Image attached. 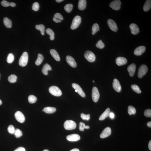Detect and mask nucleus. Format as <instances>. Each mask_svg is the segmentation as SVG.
I'll return each instance as SVG.
<instances>
[{"mask_svg":"<svg viewBox=\"0 0 151 151\" xmlns=\"http://www.w3.org/2000/svg\"><path fill=\"white\" fill-rule=\"evenodd\" d=\"M43 151H49L48 150H47V149H45V150H44Z\"/></svg>","mask_w":151,"mask_h":151,"instance_id":"nucleus-56","label":"nucleus"},{"mask_svg":"<svg viewBox=\"0 0 151 151\" xmlns=\"http://www.w3.org/2000/svg\"><path fill=\"white\" fill-rule=\"evenodd\" d=\"M121 1L119 0H116L112 1L110 4V7L116 11L120 10L121 7Z\"/></svg>","mask_w":151,"mask_h":151,"instance_id":"nucleus-8","label":"nucleus"},{"mask_svg":"<svg viewBox=\"0 0 151 151\" xmlns=\"http://www.w3.org/2000/svg\"><path fill=\"white\" fill-rule=\"evenodd\" d=\"M110 112V108H107L105 112L100 117L99 120L101 121L105 119L107 117L109 116Z\"/></svg>","mask_w":151,"mask_h":151,"instance_id":"nucleus-21","label":"nucleus"},{"mask_svg":"<svg viewBox=\"0 0 151 151\" xmlns=\"http://www.w3.org/2000/svg\"><path fill=\"white\" fill-rule=\"evenodd\" d=\"M63 0H56V1L58 3H60L62 2V1H63Z\"/></svg>","mask_w":151,"mask_h":151,"instance_id":"nucleus-53","label":"nucleus"},{"mask_svg":"<svg viewBox=\"0 0 151 151\" xmlns=\"http://www.w3.org/2000/svg\"><path fill=\"white\" fill-rule=\"evenodd\" d=\"M108 24L109 27L113 31L116 32L118 30V28L116 23L113 20L109 19L108 20Z\"/></svg>","mask_w":151,"mask_h":151,"instance_id":"nucleus-10","label":"nucleus"},{"mask_svg":"<svg viewBox=\"0 0 151 151\" xmlns=\"http://www.w3.org/2000/svg\"><path fill=\"white\" fill-rule=\"evenodd\" d=\"M66 61L67 63L70 66L73 67H75L77 66V64L76 63L75 60L73 57L70 56L68 55L66 57Z\"/></svg>","mask_w":151,"mask_h":151,"instance_id":"nucleus-14","label":"nucleus"},{"mask_svg":"<svg viewBox=\"0 0 151 151\" xmlns=\"http://www.w3.org/2000/svg\"><path fill=\"white\" fill-rule=\"evenodd\" d=\"M52 68L48 64H46L44 65L42 70V72L43 74L45 75H47L48 74V71H50Z\"/></svg>","mask_w":151,"mask_h":151,"instance_id":"nucleus-23","label":"nucleus"},{"mask_svg":"<svg viewBox=\"0 0 151 151\" xmlns=\"http://www.w3.org/2000/svg\"><path fill=\"white\" fill-rule=\"evenodd\" d=\"M100 97V94L97 88L93 87L92 91V97L94 102H96L98 101Z\"/></svg>","mask_w":151,"mask_h":151,"instance_id":"nucleus-7","label":"nucleus"},{"mask_svg":"<svg viewBox=\"0 0 151 151\" xmlns=\"http://www.w3.org/2000/svg\"><path fill=\"white\" fill-rule=\"evenodd\" d=\"M14 151H26L25 149L22 147H19Z\"/></svg>","mask_w":151,"mask_h":151,"instance_id":"nucleus-46","label":"nucleus"},{"mask_svg":"<svg viewBox=\"0 0 151 151\" xmlns=\"http://www.w3.org/2000/svg\"><path fill=\"white\" fill-rule=\"evenodd\" d=\"M72 86L73 88L77 91V93L81 96L82 97H85V94L82 89L76 83H73L72 84Z\"/></svg>","mask_w":151,"mask_h":151,"instance_id":"nucleus-11","label":"nucleus"},{"mask_svg":"<svg viewBox=\"0 0 151 151\" xmlns=\"http://www.w3.org/2000/svg\"><path fill=\"white\" fill-rule=\"evenodd\" d=\"M39 5L38 3L35 2L34 3L32 6V8L33 11H37L39 8Z\"/></svg>","mask_w":151,"mask_h":151,"instance_id":"nucleus-41","label":"nucleus"},{"mask_svg":"<svg viewBox=\"0 0 151 151\" xmlns=\"http://www.w3.org/2000/svg\"><path fill=\"white\" fill-rule=\"evenodd\" d=\"M37 99L36 97L33 95L29 96L28 98V101L29 103L33 104L35 103L37 101Z\"/></svg>","mask_w":151,"mask_h":151,"instance_id":"nucleus-35","label":"nucleus"},{"mask_svg":"<svg viewBox=\"0 0 151 151\" xmlns=\"http://www.w3.org/2000/svg\"><path fill=\"white\" fill-rule=\"evenodd\" d=\"M54 17L61 20H63V17L62 15L59 13H56L54 15Z\"/></svg>","mask_w":151,"mask_h":151,"instance_id":"nucleus-45","label":"nucleus"},{"mask_svg":"<svg viewBox=\"0 0 151 151\" xmlns=\"http://www.w3.org/2000/svg\"><path fill=\"white\" fill-rule=\"evenodd\" d=\"M37 30L40 31L41 34L43 35L45 34V27L42 24L36 25L35 26Z\"/></svg>","mask_w":151,"mask_h":151,"instance_id":"nucleus-27","label":"nucleus"},{"mask_svg":"<svg viewBox=\"0 0 151 151\" xmlns=\"http://www.w3.org/2000/svg\"><path fill=\"white\" fill-rule=\"evenodd\" d=\"M136 66L135 64L133 63L129 66L127 68L128 71V72L130 76L133 77L135 72Z\"/></svg>","mask_w":151,"mask_h":151,"instance_id":"nucleus-19","label":"nucleus"},{"mask_svg":"<svg viewBox=\"0 0 151 151\" xmlns=\"http://www.w3.org/2000/svg\"><path fill=\"white\" fill-rule=\"evenodd\" d=\"M50 53L54 59L57 61H59L60 60V58L58 52L54 49H51L50 51Z\"/></svg>","mask_w":151,"mask_h":151,"instance_id":"nucleus-20","label":"nucleus"},{"mask_svg":"<svg viewBox=\"0 0 151 151\" xmlns=\"http://www.w3.org/2000/svg\"><path fill=\"white\" fill-rule=\"evenodd\" d=\"M116 63L118 66L125 65L127 62L126 58L123 57H119L116 60Z\"/></svg>","mask_w":151,"mask_h":151,"instance_id":"nucleus-17","label":"nucleus"},{"mask_svg":"<svg viewBox=\"0 0 151 151\" xmlns=\"http://www.w3.org/2000/svg\"><path fill=\"white\" fill-rule=\"evenodd\" d=\"M15 129L12 125H10L8 128V132L11 134H14Z\"/></svg>","mask_w":151,"mask_h":151,"instance_id":"nucleus-39","label":"nucleus"},{"mask_svg":"<svg viewBox=\"0 0 151 151\" xmlns=\"http://www.w3.org/2000/svg\"><path fill=\"white\" fill-rule=\"evenodd\" d=\"M111 133V130L110 128L108 127L104 129L100 135L101 138L103 139L110 135Z\"/></svg>","mask_w":151,"mask_h":151,"instance_id":"nucleus-12","label":"nucleus"},{"mask_svg":"<svg viewBox=\"0 0 151 151\" xmlns=\"http://www.w3.org/2000/svg\"><path fill=\"white\" fill-rule=\"evenodd\" d=\"M86 0H79L78 7L79 10L83 11L86 8Z\"/></svg>","mask_w":151,"mask_h":151,"instance_id":"nucleus-22","label":"nucleus"},{"mask_svg":"<svg viewBox=\"0 0 151 151\" xmlns=\"http://www.w3.org/2000/svg\"><path fill=\"white\" fill-rule=\"evenodd\" d=\"M3 22L4 25L7 28H10L12 26V22L11 20L7 17H5L4 19Z\"/></svg>","mask_w":151,"mask_h":151,"instance_id":"nucleus-26","label":"nucleus"},{"mask_svg":"<svg viewBox=\"0 0 151 151\" xmlns=\"http://www.w3.org/2000/svg\"><path fill=\"white\" fill-rule=\"evenodd\" d=\"M73 5L71 4H67L64 7V9L67 13H70L72 11Z\"/></svg>","mask_w":151,"mask_h":151,"instance_id":"nucleus-31","label":"nucleus"},{"mask_svg":"<svg viewBox=\"0 0 151 151\" xmlns=\"http://www.w3.org/2000/svg\"><path fill=\"white\" fill-rule=\"evenodd\" d=\"M148 71V68L146 65L143 64L140 66L139 69L138 76L139 78H141Z\"/></svg>","mask_w":151,"mask_h":151,"instance_id":"nucleus-6","label":"nucleus"},{"mask_svg":"<svg viewBox=\"0 0 151 151\" xmlns=\"http://www.w3.org/2000/svg\"><path fill=\"white\" fill-rule=\"evenodd\" d=\"M2 104V102L0 100V105H1Z\"/></svg>","mask_w":151,"mask_h":151,"instance_id":"nucleus-55","label":"nucleus"},{"mask_svg":"<svg viewBox=\"0 0 151 151\" xmlns=\"http://www.w3.org/2000/svg\"><path fill=\"white\" fill-rule=\"evenodd\" d=\"M128 112L129 115H134L136 113V110L134 107L132 106H129L128 108Z\"/></svg>","mask_w":151,"mask_h":151,"instance_id":"nucleus-33","label":"nucleus"},{"mask_svg":"<svg viewBox=\"0 0 151 151\" xmlns=\"http://www.w3.org/2000/svg\"><path fill=\"white\" fill-rule=\"evenodd\" d=\"M148 147L149 148V150L150 151L151 150V141L150 140V141L149 142V143L148 144Z\"/></svg>","mask_w":151,"mask_h":151,"instance_id":"nucleus-50","label":"nucleus"},{"mask_svg":"<svg viewBox=\"0 0 151 151\" xmlns=\"http://www.w3.org/2000/svg\"><path fill=\"white\" fill-rule=\"evenodd\" d=\"M84 56L89 62H93L96 60V57L94 54L90 51H86L85 53Z\"/></svg>","mask_w":151,"mask_h":151,"instance_id":"nucleus-5","label":"nucleus"},{"mask_svg":"<svg viewBox=\"0 0 151 151\" xmlns=\"http://www.w3.org/2000/svg\"><path fill=\"white\" fill-rule=\"evenodd\" d=\"M14 60V56L12 53H10L7 56V61L8 63L11 64L12 63Z\"/></svg>","mask_w":151,"mask_h":151,"instance_id":"nucleus-34","label":"nucleus"},{"mask_svg":"<svg viewBox=\"0 0 151 151\" xmlns=\"http://www.w3.org/2000/svg\"><path fill=\"white\" fill-rule=\"evenodd\" d=\"M64 127L66 130L74 129L77 127V124L74 121L71 120H67L64 123Z\"/></svg>","mask_w":151,"mask_h":151,"instance_id":"nucleus-4","label":"nucleus"},{"mask_svg":"<svg viewBox=\"0 0 151 151\" xmlns=\"http://www.w3.org/2000/svg\"><path fill=\"white\" fill-rule=\"evenodd\" d=\"M70 151H79V149H78L75 148L72 149V150Z\"/></svg>","mask_w":151,"mask_h":151,"instance_id":"nucleus-52","label":"nucleus"},{"mask_svg":"<svg viewBox=\"0 0 151 151\" xmlns=\"http://www.w3.org/2000/svg\"><path fill=\"white\" fill-rule=\"evenodd\" d=\"M14 134L16 137L17 138H19L22 136L23 133L21 130L19 129H16L15 130Z\"/></svg>","mask_w":151,"mask_h":151,"instance_id":"nucleus-37","label":"nucleus"},{"mask_svg":"<svg viewBox=\"0 0 151 151\" xmlns=\"http://www.w3.org/2000/svg\"><path fill=\"white\" fill-rule=\"evenodd\" d=\"M90 128V127L89 126H86L85 129H88Z\"/></svg>","mask_w":151,"mask_h":151,"instance_id":"nucleus-54","label":"nucleus"},{"mask_svg":"<svg viewBox=\"0 0 151 151\" xmlns=\"http://www.w3.org/2000/svg\"><path fill=\"white\" fill-rule=\"evenodd\" d=\"M146 49V47L144 46H139L135 50L134 54L135 55L137 56L141 55L145 52Z\"/></svg>","mask_w":151,"mask_h":151,"instance_id":"nucleus-16","label":"nucleus"},{"mask_svg":"<svg viewBox=\"0 0 151 151\" xmlns=\"http://www.w3.org/2000/svg\"><path fill=\"white\" fill-rule=\"evenodd\" d=\"M53 21L56 23H60L61 22V20L54 17L53 18Z\"/></svg>","mask_w":151,"mask_h":151,"instance_id":"nucleus-47","label":"nucleus"},{"mask_svg":"<svg viewBox=\"0 0 151 151\" xmlns=\"http://www.w3.org/2000/svg\"><path fill=\"white\" fill-rule=\"evenodd\" d=\"M44 59V57L41 54H39L38 55V58L35 62V64L36 65L39 66L41 64L43 61Z\"/></svg>","mask_w":151,"mask_h":151,"instance_id":"nucleus-29","label":"nucleus"},{"mask_svg":"<svg viewBox=\"0 0 151 151\" xmlns=\"http://www.w3.org/2000/svg\"><path fill=\"white\" fill-rule=\"evenodd\" d=\"M17 77L15 75L12 74L9 76L8 78V81L11 83H14L16 81Z\"/></svg>","mask_w":151,"mask_h":151,"instance_id":"nucleus-32","label":"nucleus"},{"mask_svg":"<svg viewBox=\"0 0 151 151\" xmlns=\"http://www.w3.org/2000/svg\"><path fill=\"white\" fill-rule=\"evenodd\" d=\"M66 138L67 140L71 142L77 141L80 140V137L78 135L72 134L67 136Z\"/></svg>","mask_w":151,"mask_h":151,"instance_id":"nucleus-15","label":"nucleus"},{"mask_svg":"<svg viewBox=\"0 0 151 151\" xmlns=\"http://www.w3.org/2000/svg\"><path fill=\"white\" fill-rule=\"evenodd\" d=\"M79 130L81 131H83L84 129L85 128L86 125L84 123L82 122H80L79 124Z\"/></svg>","mask_w":151,"mask_h":151,"instance_id":"nucleus-43","label":"nucleus"},{"mask_svg":"<svg viewBox=\"0 0 151 151\" xmlns=\"http://www.w3.org/2000/svg\"><path fill=\"white\" fill-rule=\"evenodd\" d=\"M1 4L3 6L7 7L10 6L11 3L9 2L3 0L1 1Z\"/></svg>","mask_w":151,"mask_h":151,"instance_id":"nucleus-44","label":"nucleus"},{"mask_svg":"<svg viewBox=\"0 0 151 151\" xmlns=\"http://www.w3.org/2000/svg\"><path fill=\"white\" fill-rule=\"evenodd\" d=\"M81 117L83 120L88 121L90 119V114L86 115L83 113H82L81 115Z\"/></svg>","mask_w":151,"mask_h":151,"instance_id":"nucleus-40","label":"nucleus"},{"mask_svg":"<svg viewBox=\"0 0 151 151\" xmlns=\"http://www.w3.org/2000/svg\"><path fill=\"white\" fill-rule=\"evenodd\" d=\"M109 116L111 119H113L115 118V116L113 112H110L109 114Z\"/></svg>","mask_w":151,"mask_h":151,"instance_id":"nucleus-48","label":"nucleus"},{"mask_svg":"<svg viewBox=\"0 0 151 151\" xmlns=\"http://www.w3.org/2000/svg\"><path fill=\"white\" fill-rule=\"evenodd\" d=\"M16 119L19 122L23 123L25 120V117L22 113L20 111H17L15 114Z\"/></svg>","mask_w":151,"mask_h":151,"instance_id":"nucleus-9","label":"nucleus"},{"mask_svg":"<svg viewBox=\"0 0 151 151\" xmlns=\"http://www.w3.org/2000/svg\"><path fill=\"white\" fill-rule=\"evenodd\" d=\"M99 30V25L97 23H95L92 26V34L93 35H94Z\"/></svg>","mask_w":151,"mask_h":151,"instance_id":"nucleus-30","label":"nucleus"},{"mask_svg":"<svg viewBox=\"0 0 151 151\" xmlns=\"http://www.w3.org/2000/svg\"><path fill=\"white\" fill-rule=\"evenodd\" d=\"M130 27L131 33L133 35H136L139 33V28L136 24L134 23L131 24L130 25Z\"/></svg>","mask_w":151,"mask_h":151,"instance_id":"nucleus-18","label":"nucleus"},{"mask_svg":"<svg viewBox=\"0 0 151 151\" xmlns=\"http://www.w3.org/2000/svg\"><path fill=\"white\" fill-rule=\"evenodd\" d=\"M132 89L134 91L138 93H141V90L138 86L136 85H132L131 86Z\"/></svg>","mask_w":151,"mask_h":151,"instance_id":"nucleus-36","label":"nucleus"},{"mask_svg":"<svg viewBox=\"0 0 151 151\" xmlns=\"http://www.w3.org/2000/svg\"></svg>","mask_w":151,"mask_h":151,"instance_id":"nucleus-59","label":"nucleus"},{"mask_svg":"<svg viewBox=\"0 0 151 151\" xmlns=\"http://www.w3.org/2000/svg\"><path fill=\"white\" fill-rule=\"evenodd\" d=\"M43 111L46 113L52 114L54 112L56 111V109L54 107H48L44 108Z\"/></svg>","mask_w":151,"mask_h":151,"instance_id":"nucleus-24","label":"nucleus"},{"mask_svg":"<svg viewBox=\"0 0 151 151\" xmlns=\"http://www.w3.org/2000/svg\"><path fill=\"white\" fill-rule=\"evenodd\" d=\"M144 115L145 116L148 117H151V110L150 109H147L144 111Z\"/></svg>","mask_w":151,"mask_h":151,"instance_id":"nucleus-42","label":"nucleus"},{"mask_svg":"<svg viewBox=\"0 0 151 151\" xmlns=\"http://www.w3.org/2000/svg\"><path fill=\"white\" fill-rule=\"evenodd\" d=\"M16 4L14 2H11V5L10 6L12 7H15Z\"/></svg>","mask_w":151,"mask_h":151,"instance_id":"nucleus-49","label":"nucleus"},{"mask_svg":"<svg viewBox=\"0 0 151 151\" xmlns=\"http://www.w3.org/2000/svg\"><path fill=\"white\" fill-rule=\"evenodd\" d=\"M151 7V0H147L145 2L143 7V10L144 11L147 12L150 10Z\"/></svg>","mask_w":151,"mask_h":151,"instance_id":"nucleus-25","label":"nucleus"},{"mask_svg":"<svg viewBox=\"0 0 151 151\" xmlns=\"http://www.w3.org/2000/svg\"><path fill=\"white\" fill-rule=\"evenodd\" d=\"M46 32L47 34L49 35L50 40H54L55 38V34L53 31L50 29L48 28L46 30Z\"/></svg>","mask_w":151,"mask_h":151,"instance_id":"nucleus-28","label":"nucleus"},{"mask_svg":"<svg viewBox=\"0 0 151 151\" xmlns=\"http://www.w3.org/2000/svg\"><path fill=\"white\" fill-rule=\"evenodd\" d=\"M147 125L148 127H151V122H149L147 123Z\"/></svg>","mask_w":151,"mask_h":151,"instance_id":"nucleus-51","label":"nucleus"},{"mask_svg":"<svg viewBox=\"0 0 151 151\" xmlns=\"http://www.w3.org/2000/svg\"><path fill=\"white\" fill-rule=\"evenodd\" d=\"M113 87L116 91L119 92L121 91V87L119 81L116 79H114L112 84Z\"/></svg>","mask_w":151,"mask_h":151,"instance_id":"nucleus-13","label":"nucleus"},{"mask_svg":"<svg viewBox=\"0 0 151 151\" xmlns=\"http://www.w3.org/2000/svg\"><path fill=\"white\" fill-rule=\"evenodd\" d=\"M81 22V18L80 16H76L73 19L71 26V30H74L79 27Z\"/></svg>","mask_w":151,"mask_h":151,"instance_id":"nucleus-3","label":"nucleus"},{"mask_svg":"<svg viewBox=\"0 0 151 151\" xmlns=\"http://www.w3.org/2000/svg\"><path fill=\"white\" fill-rule=\"evenodd\" d=\"M93 82H94H94H95V81H94L93 80Z\"/></svg>","mask_w":151,"mask_h":151,"instance_id":"nucleus-58","label":"nucleus"},{"mask_svg":"<svg viewBox=\"0 0 151 151\" xmlns=\"http://www.w3.org/2000/svg\"><path fill=\"white\" fill-rule=\"evenodd\" d=\"M28 60V55L27 52H24L20 57L19 61V64L20 66H25L27 63Z\"/></svg>","mask_w":151,"mask_h":151,"instance_id":"nucleus-1","label":"nucleus"},{"mask_svg":"<svg viewBox=\"0 0 151 151\" xmlns=\"http://www.w3.org/2000/svg\"><path fill=\"white\" fill-rule=\"evenodd\" d=\"M49 91L50 93L53 96L59 97L62 94V92L59 88L56 86H52L49 88Z\"/></svg>","mask_w":151,"mask_h":151,"instance_id":"nucleus-2","label":"nucleus"},{"mask_svg":"<svg viewBox=\"0 0 151 151\" xmlns=\"http://www.w3.org/2000/svg\"><path fill=\"white\" fill-rule=\"evenodd\" d=\"M75 92H77V90H75Z\"/></svg>","mask_w":151,"mask_h":151,"instance_id":"nucleus-57","label":"nucleus"},{"mask_svg":"<svg viewBox=\"0 0 151 151\" xmlns=\"http://www.w3.org/2000/svg\"><path fill=\"white\" fill-rule=\"evenodd\" d=\"M97 47L100 49H102L105 46V45L102 40H100L98 41L96 45Z\"/></svg>","mask_w":151,"mask_h":151,"instance_id":"nucleus-38","label":"nucleus"}]
</instances>
